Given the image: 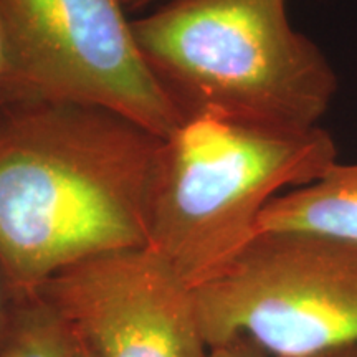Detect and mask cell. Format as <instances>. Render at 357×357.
Here are the masks:
<instances>
[{"mask_svg": "<svg viewBox=\"0 0 357 357\" xmlns=\"http://www.w3.org/2000/svg\"><path fill=\"white\" fill-rule=\"evenodd\" d=\"M162 137L106 108L19 96L0 108V273L12 293L147 247Z\"/></svg>", "mask_w": 357, "mask_h": 357, "instance_id": "6da1fadb", "label": "cell"}, {"mask_svg": "<svg viewBox=\"0 0 357 357\" xmlns=\"http://www.w3.org/2000/svg\"><path fill=\"white\" fill-rule=\"evenodd\" d=\"M288 0H171L132 20L151 73L182 119L318 128L339 79L291 25Z\"/></svg>", "mask_w": 357, "mask_h": 357, "instance_id": "7a4b0ae2", "label": "cell"}, {"mask_svg": "<svg viewBox=\"0 0 357 357\" xmlns=\"http://www.w3.org/2000/svg\"><path fill=\"white\" fill-rule=\"evenodd\" d=\"M337 162L321 126L284 129L225 118L185 119L155 160L147 247L190 289L211 281L258 235L263 208Z\"/></svg>", "mask_w": 357, "mask_h": 357, "instance_id": "3957f363", "label": "cell"}, {"mask_svg": "<svg viewBox=\"0 0 357 357\" xmlns=\"http://www.w3.org/2000/svg\"><path fill=\"white\" fill-rule=\"evenodd\" d=\"M194 291L208 349L247 337L273 357L357 342V243L300 231L258 234Z\"/></svg>", "mask_w": 357, "mask_h": 357, "instance_id": "277c9868", "label": "cell"}, {"mask_svg": "<svg viewBox=\"0 0 357 357\" xmlns=\"http://www.w3.org/2000/svg\"><path fill=\"white\" fill-rule=\"evenodd\" d=\"M123 0H0L22 91L106 108L166 137L184 123L151 73Z\"/></svg>", "mask_w": 357, "mask_h": 357, "instance_id": "5b68a950", "label": "cell"}, {"mask_svg": "<svg viewBox=\"0 0 357 357\" xmlns=\"http://www.w3.org/2000/svg\"><path fill=\"white\" fill-rule=\"evenodd\" d=\"M38 294L93 357H207L194 291L149 248L63 268Z\"/></svg>", "mask_w": 357, "mask_h": 357, "instance_id": "8992f818", "label": "cell"}, {"mask_svg": "<svg viewBox=\"0 0 357 357\" xmlns=\"http://www.w3.org/2000/svg\"><path fill=\"white\" fill-rule=\"evenodd\" d=\"M257 231H300L357 243V162L333 164L311 184L276 195L261 211Z\"/></svg>", "mask_w": 357, "mask_h": 357, "instance_id": "52a82bcc", "label": "cell"}, {"mask_svg": "<svg viewBox=\"0 0 357 357\" xmlns=\"http://www.w3.org/2000/svg\"><path fill=\"white\" fill-rule=\"evenodd\" d=\"M7 293L0 357H70L75 339L38 291Z\"/></svg>", "mask_w": 357, "mask_h": 357, "instance_id": "ba28073f", "label": "cell"}, {"mask_svg": "<svg viewBox=\"0 0 357 357\" xmlns=\"http://www.w3.org/2000/svg\"><path fill=\"white\" fill-rule=\"evenodd\" d=\"M19 96H25V93L22 91L15 68H13L8 43L3 33L2 22H0V108Z\"/></svg>", "mask_w": 357, "mask_h": 357, "instance_id": "9c48e42d", "label": "cell"}, {"mask_svg": "<svg viewBox=\"0 0 357 357\" xmlns=\"http://www.w3.org/2000/svg\"><path fill=\"white\" fill-rule=\"evenodd\" d=\"M207 357H273L263 351L260 346L247 337H235L229 342H223L211 347Z\"/></svg>", "mask_w": 357, "mask_h": 357, "instance_id": "30bf717a", "label": "cell"}, {"mask_svg": "<svg viewBox=\"0 0 357 357\" xmlns=\"http://www.w3.org/2000/svg\"><path fill=\"white\" fill-rule=\"evenodd\" d=\"M312 357H357V342H354V344L333 347V349L319 352V354Z\"/></svg>", "mask_w": 357, "mask_h": 357, "instance_id": "8fae6325", "label": "cell"}, {"mask_svg": "<svg viewBox=\"0 0 357 357\" xmlns=\"http://www.w3.org/2000/svg\"><path fill=\"white\" fill-rule=\"evenodd\" d=\"M7 303H8V293L3 276L0 273V333H2L3 321H6V311H7Z\"/></svg>", "mask_w": 357, "mask_h": 357, "instance_id": "7c38bea8", "label": "cell"}, {"mask_svg": "<svg viewBox=\"0 0 357 357\" xmlns=\"http://www.w3.org/2000/svg\"><path fill=\"white\" fill-rule=\"evenodd\" d=\"M154 2L155 0H123L126 10H139V8H146Z\"/></svg>", "mask_w": 357, "mask_h": 357, "instance_id": "4fadbf2b", "label": "cell"}, {"mask_svg": "<svg viewBox=\"0 0 357 357\" xmlns=\"http://www.w3.org/2000/svg\"><path fill=\"white\" fill-rule=\"evenodd\" d=\"M71 336H73V334H71ZM70 357H93V356H91V352H89L86 347L82 344V342H78L77 339H75V344H73V349H71Z\"/></svg>", "mask_w": 357, "mask_h": 357, "instance_id": "5bb4252c", "label": "cell"}]
</instances>
